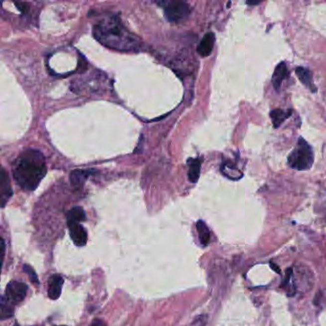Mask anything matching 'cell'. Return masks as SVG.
<instances>
[{
    "label": "cell",
    "instance_id": "cell-1",
    "mask_svg": "<svg viewBox=\"0 0 326 326\" xmlns=\"http://www.w3.org/2000/svg\"><path fill=\"white\" fill-rule=\"evenodd\" d=\"M94 37L103 45L120 52H138L142 42L115 15L107 16L94 26Z\"/></svg>",
    "mask_w": 326,
    "mask_h": 326
},
{
    "label": "cell",
    "instance_id": "cell-2",
    "mask_svg": "<svg viewBox=\"0 0 326 326\" xmlns=\"http://www.w3.org/2000/svg\"><path fill=\"white\" fill-rule=\"evenodd\" d=\"M46 173L44 156L34 149L21 152L12 167V175L17 185L28 191L35 190Z\"/></svg>",
    "mask_w": 326,
    "mask_h": 326
},
{
    "label": "cell",
    "instance_id": "cell-3",
    "mask_svg": "<svg viewBox=\"0 0 326 326\" xmlns=\"http://www.w3.org/2000/svg\"><path fill=\"white\" fill-rule=\"evenodd\" d=\"M314 163V153L310 145L300 138L298 145L288 157V163L292 168L297 170H308Z\"/></svg>",
    "mask_w": 326,
    "mask_h": 326
},
{
    "label": "cell",
    "instance_id": "cell-4",
    "mask_svg": "<svg viewBox=\"0 0 326 326\" xmlns=\"http://www.w3.org/2000/svg\"><path fill=\"white\" fill-rule=\"evenodd\" d=\"M156 4L163 9L164 16L169 22L178 23L184 21L190 13L189 5L184 1L162 0L157 1Z\"/></svg>",
    "mask_w": 326,
    "mask_h": 326
},
{
    "label": "cell",
    "instance_id": "cell-5",
    "mask_svg": "<svg viewBox=\"0 0 326 326\" xmlns=\"http://www.w3.org/2000/svg\"><path fill=\"white\" fill-rule=\"evenodd\" d=\"M27 290L28 287L25 283L19 281H11L6 287L4 298L10 303L17 304L25 299Z\"/></svg>",
    "mask_w": 326,
    "mask_h": 326
},
{
    "label": "cell",
    "instance_id": "cell-6",
    "mask_svg": "<svg viewBox=\"0 0 326 326\" xmlns=\"http://www.w3.org/2000/svg\"><path fill=\"white\" fill-rule=\"evenodd\" d=\"M67 225L70 233L71 239L74 244L78 247H82L87 242V233L80 222L67 220Z\"/></svg>",
    "mask_w": 326,
    "mask_h": 326
},
{
    "label": "cell",
    "instance_id": "cell-7",
    "mask_svg": "<svg viewBox=\"0 0 326 326\" xmlns=\"http://www.w3.org/2000/svg\"><path fill=\"white\" fill-rule=\"evenodd\" d=\"M12 190L9 176L7 174L6 170L2 167L0 171V200H1V207L4 208L6 203L12 196Z\"/></svg>",
    "mask_w": 326,
    "mask_h": 326
},
{
    "label": "cell",
    "instance_id": "cell-8",
    "mask_svg": "<svg viewBox=\"0 0 326 326\" xmlns=\"http://www.w3.org/2000/svg\"><path fill=\"white\" fill-rule=\"evenodd\" d=\"M63 278L59 275H54L50 278L48 284V296L51 300H58L61 294L62 285H63Z\"/></svg>",
    "mask_w": 326,
    "mask_h": 326
},
{
    "label": "cell",
    "instance_id": "cell-9",
    "mask_svg": "<svg viewBox=\"0 0 326 326\" xmlns=\"http://www.w3.org/2000/svg\"><path fill=\"white\" fill-rule=\"evenodd\" d=\"M214 42H215L214 34L213 33L206 34L203 36L202 40L199 43L198 47H197V53L203 58L209 57L212 52Z\"/></svg>",
    "mask_w": 326,
    "mask_h": 326
},
{
    "label": "cell",
    "instance_id": "cell-10",
    "mask_svg": "<svg viewBox=\"0 0 326 326\" xmlns=\"http://www.w3.org/2000/svg\"><path fill=\"white\" fill-rule=\"evenodd\" d=\"M287 75H288V69L285 62H280V64L276 67L272 78L273 86L277 91L280 90L282 82L287 78Z\"/></svg>",
    "mask_w": 326,
    "mask_h": 326
},
{
    "label": "cell",
    "instance_id": "cell-11",
    "mask_svg": "<svg viewBox=\"0 0 326 326\" xmlns=\"http://www.w3.org/2000/svg\"><path fill=\"white\" fill-rule=\"evenodd\" d=\"M296 74L301 82H303V84H304L309 90H311L312 92L317 91V87L315 85L311 71L304 67H298L296 69Z\"/></svg>",
    "mask_w": 326,
    "mask_h": 326
},
{
    "label": "cell",
    "instance_id": "cell-12",
    "mask_svg": "<svg viewBox=\"0 0 326 326\" xmlns=\"http://www.w3.org/2000/svg\"><path fill=\"white\" fill-rule=\"evenodd\" d=\"M188 164V180L191 183H196L198 181L200 171H201V160L199 158H191L187 161Z\"/></svg>",
    "mask_w": 326,
    "mask_h": 326
},
{
    "label": "cell",
    "instance_id": "cell-13",
    "mask_svg": "<svg viewBox=\"0 0 326 326\" xmlns=\"http://www.w3.org/2000/svg\"><path fill=\"white\" fill-rule=\"evenodd\" d=\"M92 174V171L90 170H74L70 175L71 184L74 186H82L87 178Z\"/></svg>",
    "mask_w": 326,
    "mask_h": 326
},
{
    "label": "cell",
    "instance_id": "cell-14",
    "mask_svg": "<svg viewBox=\"0 0 326 326\" xmlns=\"http://www.w3.org/2000/svg\"><path fill=\"white\" fill-rule=\"evenodd\" d=\"M292 110H288V111H283L281 109H274L273 111H271L270 113V117L273 121L274 124V128H280V126L282 125V123L288 119L289 117L291 116Z\"/></svg>",
    "mask_w": 326,
    "mask_h": 326
},
{
    "label": "cell",
    "instance_id": "cell-15",
    "mask_svg": "<svg viewBox=\"0 0 326 326\" xmlns=\"http://www.w3.org/2000/svg\"><path fill=\"white\" fill-rule=\"evenodd\" d=\"M196 230H197V233H198L200 243L203 246L209 245L210 241V233L209 228L206 225V223L202 221V220H199L196 223Z\"/></svg>",
    "mask_w": 326,
    "mask_h": 326
},
{
    "label": "cell",
    "instance_id": "cell-16",
    "mask_svg": "<svg viewBox=\"0 0 326 326\" xmlns=\"http://www.w3.org/2000/svg\"><path fill=\"white\" fill-rule=\"evenodd\" d=\"M85 219H86V214L82 207H74L67 212V220L81 223L84 221Z\"/></svg>",
    "mask_w": 326,
    "mask_h": 326
},
{
    "label": "cell",
    "instance_id": "cell-17",
    "mask_svg": "<svg viewBox=\"0 0 326 326\" xmlns=\"http://www.w3.org/2000/svg\"><path fill=\"white\" fill-rule=\"evenodd\" d=\"M13 315L12 307L10 305V303L4 298V296L1 299V319H9Z\"/></svg>",
    "mask_w": 326,
    "mask_h": 326
},
{
    "label": "cell",
    "instance_id": "cell-18",
    "mask_svg": "<svg viewBox=\"0 0 326 326\" xmlns=\"http://www.w3.org/2000/svg\"><path fill=\"white\" fill-rule=\"evenodd\" d=\"M23 271L29 276L30 280H32V282L35 284V285H39V281H38V278L35 274V271L33 270L32 267H30L29 265H23Z\"/></svg>",
    "mask_w": 326,
    "mask_h": 326
},
{
    "label": "cell",
    "instance_id": "cell-19",
    "mask_svg": "<svg viewBox=\"0 0 326 326\" xmlns=\"http://www.w3.org/2000/svg\"><path fill=\"white\" fill-rule=\"evenodd\" d=\"M292 276H293V269L289 268L286 270V274H285V278L283 282L281 283V287L282 288H286V290L289 288L290 286V281H291Z\"/></svg>",
    "mask_w": 326,
    "mask_h": 326
},
{
    "label": "cell",
    "instance_id": "cell-20",
    "mask_svg": "<svg viewBox=\"0 0 326 326\" xmlns=\"http://www.w3.org/2000/svg\"><path fill=\"white\" fill-rule=\"evenodd\" d=\"M89 326H107L105 325V322L101 321V320H95L93 323Z\"/></svg>",
    "mask_w": 326,
    "mask_h": 326
},
{
    "label": "cell",
    "instance_id": "cell-21",
    "mask_svg": "<svg viewBox=\"0 0 326 326\" xmlns=\"http://www.w3.org/2000/svg\"><path fill=\"white\" fill-rule=\"evenodd\" d=\"M270 266H271V268L273 269L276 273H278V274H280V269L274 263V262H271L270 263Z\"/></svg>",
    "mask_w": 326,
    "mask_h": 326
},
{
    "label": "cell",
    "instance_id": "cell-22",
    "mask_svg": "<svg viewBox=\"0 0 326 326\" xmlns=\"http://www.w3.org/2000/svg\"><path fill=\"white\" fill-rule=\"evenodd\" d=\"M248 5H257L259 3H261V1H247L246 2Z\"/></svg>",
    "mask_w": 326,
    "mask_h": 326
}]
</instances>
